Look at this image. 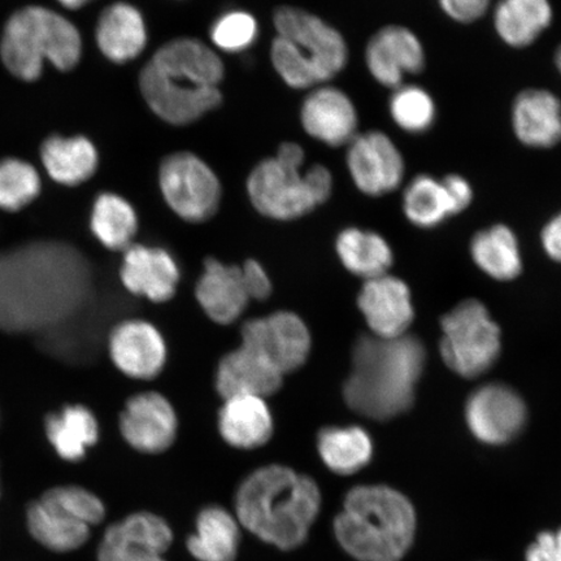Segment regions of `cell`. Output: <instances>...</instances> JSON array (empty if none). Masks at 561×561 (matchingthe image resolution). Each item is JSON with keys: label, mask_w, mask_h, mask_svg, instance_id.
Listing matches in <instances>:
<instances>
[{"label": "cell", "mask_w": 561, "mask_h": 561, "mask_svg": "<svg viewBox=\"0 0 561 561\" xmlns=\"http://www.w3.org/2000/svg\"><path fill=\"white\" fill-rule=\"evenodd\" d=\"M227 69L205 41L165 42L140 70V94L152 114L173 126H187L219 108Z\"/></svg>", "instance_id": "6da1fadb"}, {"label": "cell", "mask_w": 561, "mask_h": 561, "mask_svg": "<svg viewBox=\"0 0 561 561\" xmlns=\"http://www.w3.org/2000/svg\"><path fill=\"white\" fill-rule=\"evenodd\" d=\"M426 363L416 336L378 339L363 334L354 343L343 399L357 415L388 421L409 411Z\"/></svg>", "instance_id": "7a4b0ae2"}, {"label": "cell", "mask_w": 561, "mask_h": 561, "mask_svg": "<svg viewBox=\"0 0 561 561\" xmlns=\"http://www.w3.org/2000/svg\"><path fill=\"white\" fill-rule=\"evenodd\" d=\"M320 507L318 483L278 465L256 469L236 495L238 520L262 541L280 550L297 549L306 541Z\"/></svg>", "instance_id": "3957f363"}, {"label": "cell", "mask_w": 561, "mask_h": 561, "mask_svg": "<svg viewBox=\"0 0 561 561\" xmlns=\"http://www.w3.org/2000/svg\"><path fill=\"white\" fill-rule=\"evenodd\" d=\"M415 533L416 514L409 497L383 485L350 490L334 522L336 541L359 561H401Z\"/></svg>", "instance_id": "277c9868"}, {"label": "cell", "mask_w": 561, "mask_h": 561, "mask_svg": "<svg viewBox=\"0 0 561 561\" xmlns=\"http://www.w3.org/2000/svg\"><path fill=\"white\" fill-rule=\"evenodd\" d=\"M273 26L271 65L287 88L310 91L332 83L346 69L347 41L324 19L299 7L283 5L273 13Z\"/></svg>", "instance_id": "5b68a950"}, {"label": "cell", "mask_w": 561, "mask_h": 561, "mask_svg": "<svg viewBox=\"0 0 561 561\" xmlns=\"http://www.w3.org/2000/svg\"><path fill=\"white\" fill-rule=\"evenodd\" d=\"M81 54L79 30L59 13L39 5L13 13L0 39L4 67L26 82L39 79L46 60L67 72L79 65Z\"/></svg>", "instance_id": "8992f818"}, {"label": "cell", "mask_w": 561, "mask_h": 561, "mask_svg": "<svg viewBox=\"0 0 561 561\" xmlns=\"http://www.w3.org/2000/svg\"><path fill=\"white\" fill-rule=\"evenodd\" d=\"M305 165L304 146L293 140L259 161L245 179V193L256 213L275 221H294L322 206Z\"/></svg>", "instance_id": "52a82bcc"}, {"label": "cell", "mask_w": 561, "mask_h": 561, "mask_svg": "<svg viewBox=\"0 0 561 561\" xmlns=\"http://www.w3.org/2000/svg\"><path fill=\"white\" fill-rule=\"evenodd\" d=\"M440 356L465 378L485 374L500 356L501 329L480 300L461 301L440 321Z\"/></svg>", "instance_id": "ba28073f"}, {"label": "cell", "mask_w": 561, "mask_h": 561, "mask_svg": "<svg viewBox=\"0 0 561 561\" xmlns=\"http://www.w3.org/2000/svg\"><path fill=\"white\" fill-rule=\"evenodd\" d=\"M160 194L182 221L207 222L219 213L224 188L219 174L198 153L178 151L159 168Z\"/></svg>", "instance_id": "9c48e42d"}, {"label": "cell", "mask_w": 561, "mask_h": 561, "mask_svg": "<svg viewBox=\"0 0 561 561\" xmlns=\"http://www.w3.org/2000/svg\"><path fill=\"white\" fill-rule=\"evenodd\" d=\"M118 432L130 450L156 456L171 450L180 433V416L172 399L156 389L136 392L118 416Z\"/></svg>", "instance_id": "30bf717a"}, {"label": "cell", "mask_w": 561, "mask_h": 561, "mask_svg": "<svg viewBox=\"0 0 561 561\" xmlns=\"http://www.w3.org/2000/svg\"><path fill=\"white\" fill-rule=\"evenodd\" d=\"M107 353L114 367L131 381L149 386L170 364V343L161 329L142 318L125 319L108 335Z\"/></svg>", "instance_id": "8fae6325"}, {"label": "cell", "mask_w": 561, "mask_h": 561, "mask_svg": "<svg viewBox=\"0 0 561 561\" xmlns=\"http://www.w3.org/2000/svg\"><path fill=\"white\" fill-rule=\"evenodd\" d=\"M346 167L357 191L370 198L394 193L404 184L403 152L382 130L359 131L346 147Z\"/></svg>", "instance_id": "7c38bea8"}, {"label": "cell", "mask_w": 561, "mask_h": 561, "mask_svg": "<svg viewBox=\"0 0 561 561\" xmlns=\"http://www.w3.org/2000/svg\"><path fill=\"white\" fill-rule=\"evenodd\" d=\"M241 345L254 350L284 376L304 367L311 355L312 335L299 314L276 311L244 322Z\"/></svg>", "instance_id": "4fadbf2b"}, {"label": "cell", "mask_w": 561, "mask_h": 561, "mask_svg": "<svg viewBox=\"0 0 561 561\" xmlns=\"http://www.w3.org/2000/svg\"><path fill=\"white\" fill-rule=\"evenodd\" d=\"M118 279L130 297L165 306L179 294L182 270L170 249L138 241L123 252Z\"/></svg>", "instance_id": "5bb4252c"}, {"label": "cell", "mask_w": 561, "mask_h": 561, "mask_svg": "<svg viewBox=\"0 0 561 561\" xmlns=\"http://www.w3.org/2000/svg\"><path fill=\"white\" fill-rule=\"evenodd\" d=\"M364 61L371 79L392 91L404 85L409 77L423 72L426 51L423 41L409 26L389 24L371 35Z\"/></svg>", "instance_id": "9a60e30c"}, {"label": "cell", "mask_w": 561, "mask_h": 561, "mask_svg": "<svg viewBox=\"0 0 561 561\" xmlns=\"http://www.w3.org/2000/svg\"><path fill=\"white\" fill-rule=\"evenodd\" d=\"M301 129L316 142L341 149L359 135V111L345 90L324 83L307 91L300 104Z\"/></svg>", "instance_id": "2e32d148"}, {"label": "cell", "mask_w": 561, "mask_h": 561, "mask_svg": "<svg viewBox=\"0 0 561 561\" xmlns=\"http://www.w3.org/2000/svg\"><path fill=\"white\" fill-rule=\"evenodd\" d=\"M172 542V529L163 518L137 512L108 526L98 547L96 560L165 561L164 553Z\"/></svg>", "instance_id": "e0dca14e"}, {"label": "cell", "mask_w": 561, "mask_h": 561, "mask_svg": "<svg viewBox=\"0 0 561 561\" xmlns=\"http://www.w3.org/2000/svg\"><path fill=\"white\" fill-rule=\"evenodd\" d=\"M466 420L469 431L482 444L503 445L522 432L526 405L508 386L490 383L469 397Z\"/></svg>", "instance_id": "ac0fdd59"}, {"label": "cell", "mask_w": 561, "mask_h": 561, "mask_svg": "<svg viewBox=\"0 0 561 561\" xmlns=\"http://www.w3.org/2000/svg\"><path fill=\"white\" fill-rule=\"evenodd\" d=\"M357 307L369 334L378 339L391 340L409 334L415 319L410 287L390 273L364 280Z\"/></svg>", "instance_id": "d6986e66"}, {"label": "cell", "mask_w": 561, "mask_h": 561, "mask_svg": "<svg viewBox=\"0 0 561 561\" xmlns=\"http://www.w3.org/2000/svg\"><path fill=\"white\" fill-rule=\"evenodd\" d=\"M511 128L523 146L550 150L561 144V100L551 90L529 88L512 102Z\"/></svg>", "instance_id": "ffe728a7"}, {"label": "cell", "mask_w": 561, "mask_h": 561, "mask_svg": "<svg viewBox=\"0 0 561 561\" xmlns=\"http://www.w3.org/2000/svg\"><path fill=\"white\" fill-rule=\"evenodd\" d=\"M194 294L203 312L219 325L240 320L251 304L241 265H229L213 257L205 262Z\"/></svg>", "instance_id": "44dd1931"}, {"label": "cell", "mask_w": 561, "mask_h": 561, "mask_svg": "<svg viewBox=\"0 0 561 561\" xmlns=\"http://www.w3.org/2000/svg\"><path fill=\"white\" fill-rule=\"evenodd\" d=\"M284 378L261 354L241 345L221 357L215 385L222 399L240 396L268 399L283 388Z\"/></svg>", "instance_id": "7402d4cb"}, {"label": "cell", "mask_w": 561, "mask_h": 561, "mask_svg": "<svg viewBox=\"0 0 561 561\" xmlns=\"http://www.w3.org/2000/svg\"><path fill=\"white\" fill-rule=\"evenodd\" d=\"M45 436L56 458L76 466L100 444L101 425L89 407L66 404L46 416Z\"/></svg>", "instance_id": "603a6c76"}, {"label": "cell", "mask_w": 561, "mask_h": 561, "mask_svg": "<svg viewBox=\"0 0 561 561\" xmlns=\"http://www.w3.org/2000/svg\"><path fill=\"white\" fill-rule=\"evenodd\" d=\"M217 427L229 446L238 450H254L272 439L275 419L265 398L231 397L224 399Z\"/></svg>", "instance_id": "cb8c5ba5"}, {"label": "cell", "mask_w": 561, "mask_h": 561, "mask_svg": "<svg viewBox=\"0 0 561 561\" xmlns=\"http://www.w3.org/2000/svg\"><path fill=\"white\" fill-rule=\"evenodd\" d=\"M95 38L105 58L125 65L142 55L149 42V32L137 7L118 2L103 10L98 20Z\"/></svg>", "instance_id": "d4e9b609"}, {"label": "cell", "mask_w": 561, "mask_h": 561, "mask_svg": "<svg viewBox=\"0 0 561 561\" xmlns=\"http://www.w3.org/2000/svg\"><path fill=\"white\" fill-rule=\"evenodd\" d=\"M497 38L523 50L536 44L556 19L551 0H497L491 9Z\"/></svg>", "instance_id": "484cf974"}, {"label": "cell", "mask_w": 561, "mask_h": 561, "mask_svg": "<svg viewBox=\"0 0 561 561\" xmlns=\"http://www.w3.org/2000/svg\"><path fill=\"white\" fill-rule=\"evenodd\" d=\"M139 229L137 209L128 199L116 193L96 196L89 213V230L104 250L122 255L138 241Z\"/></svg>", "instance_id": "4316f807"}, {"label": "cell", "mask_w": 561, "mask_h": 561, "mask_svg": "<svg viewBox=\"0 0 561 561\" xmlns=\"http://www.w3.org/2000/svg\"><path fill=\"white\" fill-rule=\"evenodd\" d=\"M26 526L35 541L59 553L81 549L91 535V526L77 520L42 496L27 507Z\"/></svg>", "instance_id": "83f0119b"}, {"label": "cell", "mask_w": 561, "mask_h": 561, "mask_svg": "<svg viewBox=\"0 0 561 561\" xmlns=\"http://www.w3.org/2000/svg\"><path fill=\"white\" fill-rule=\"evenodd\" d=\"M41 160L55 182L75 187L93 178L98 151L87 137L51 136L41 147Z\"/></svg>", "instance_id": "f1b7e54d"}, {"label": "cell", "mask_w": 561, "mask_h": 561, "mask_svg": "<svg viewBox=\"0 0 561 561\" xmlns=\"http://www.w3.org/2000/svg\"><path fill=\"white\" fill-rule=\"evenodd\" d=\"M335 252L342 265L364 280L388 275L394 262V254L385 237L375 230L357 227L340 231Z\"/></svg>", "instance_id": "f546056e"}, {"label": "cell", "mask_w": 561, "mask_h": 561, "mask_svg": "<svg viewBox=\"0 0 561 561\" xmlns=\"http://www.w3.org/2000/svg\"><path fill=\"white\" fill-rule=\"evenodd\" d=\"M374 440L359 425H333L321 430L318 451L322 462L341 476L355 474L374 458Z\"/></svg>", "instance_id": "4dcf8cb0"}, {"label": "cell", "mask_w": 561, "mask_h": 561, "mask_svg": "<svg viewBox=\"0 0 561 561\" xmlns=\"http://www.w3.org/2000/svg\"><path fill=\"white\" fill-rule=\"evenodd\" d=\"M240 539L236 518L219 506H209L196 518V533L187 539V549L199 561H234Z\"/></svg>", "instance_id": "1f68e13d"}, {"label": "cell", "mask_w": 561, "mask_h": 561, "mask_svg": "<svg viewBox=\"0 0 561 561\" xmlns=\"http://www.w3.org/2000/svg\"><path fill=\"white\" fill-rule=\"evenodd\" d=\"M471 255L479 268L497 280L522 273V255L514 230L502 224L479 231L471 242Z\"/></svg>", "instance_id": "d6a6232c"}, {"label": "cell", "mask_w": 561, "mask_h": 561, "mask_svg": "<svg viewBox=\"0 0 561 561\" xmlns=\"http://www.w3.org/2000/svg\"><path fill=\"white\" fill-rule=\"evenodd\" d=\"M402 208L405 219L421 229H433L453 216L442 180L432 174L415 175L403 187Z\"/></svg>", "instance_id": "836d02e7"}, {"label": "cell", "mask_w": 561, "mask_h": 561, "mask_svg": "<svg viewBox=\"0 0 561 561\" xmlns=\"http://www.w3.org/2000/svg\"><path fill=\"white\" fill-rule=\"evenodd\" d=\"M389 115L399 129L420 136L436 124L438 107L430 91L413 83H404L391 91Z\"/></svg>", "instance_id": "e575fe53"}, {"label": "cell", "mask_w": 561, "mask_h": 561, "mask_svg": "<svg viewBox=\"0 0 561 561\" xmlns=\"http://www.w3.org/2000/svg\"><path fill=\"white\" fill-rule=\"evenodd\" d=\"M42 191L35 168L20 159L0 160V210L15 215L32 206Z\"/></svg>", "instance_id": "d590c367"}, {"label": "cell", "mask_w": 561, "mask_h": 561, "mask_svg": "<svg viewBox=\"0 0 561 561\" xmlns=\"http://www.w3.org/2000/svg\"><path fill=\"white\" fill-rule=\"evenodd\" d=\"M261 35L257 19L245 10L221 13L209 27L210 46L219 54L249 51Z\"/></svg>", "instance_id": "8d00e7d4"}, {"label": "cell", "mask_w": 561, "mask_h": 561, "mask_svg": "<svg viewBox=\"0 0 561 561\" xmlns=\"http://www.w3.org/2000/svg\"><path fill=\"white\" fill-rule=\"evenodd\" d=\"M41 496L91 528L104 520L105 506L101 496L79 483H60L48 488Z\"/></svg>", "instance_id": "74e56055"}, {"label": "cell", "mask_w": 561, "mask_h": 561, "mask_svg": "<svg viewBox=\"0 0 561 561\" xmlns=\"http://www.w3.org/2000/svg\"><path fill=\"white\" fill-rule=\"evenodd\" d=\"M445 15L458 24H473L493 9V0H438Z\"/></svg>", "instance_id": "f35d334b"}, {"label": "cell", "mask_w": 561, "mask_h": 561, "mask_svg": "<svg viewBox=\"0 0 561 561\" xmlns=\"http://www.w3.org/2000/svg\"><path fill=\"white\" fill-rule=\"evenodd\" d=\"M241 271L251 301L265 300L271 297L272 279L261 263L249 259L241 265Z\"/></svg>", "instance_id": "ab89813d"}, {"label": "cell", "mask_w": 561, "mask_h": 561, "mask_svg": "<svg viewBox=\"0 0 561 561\" xmlns=\"http://www.w3.org/2000/svg\"><path fill=\"white\" fill-rule=\"evenodd\" d=\"M442 180L450 202L453 216L465 213L472 205L474 193L471 182L459 173L446 174Z\"/></svg>", "instance_id": "60d3db41"}, {"label": "cell", "mask_w": 561, "mask_h": 561, "mask_svg": "<svg viewBox=\"0 0 561 561\" xmlns=\"http://www.w3.org/2000/svg\"><path fill=\"white\" fill-rule=\"evenodd\" d=\"M525 561H561V528L539 533L526 550Z\"/></svg>", "instance_id": "b9f144b4"}, {"label": "cell", "mask_w": 561, "mask_h": 561, "mask_svg": "<svg viewBox=\"0 0 561 561\" xmlns=\"http://www.w3.org/2000/svg\"><path fill=\"white\" fill-rule=\"evenodd\" d=\"M541 240L547 255L561 263V213L546 224Z\"/></svg>", "instance_id": "7bdbcfd3"}, {"label": "cell", "mask_w": 561, "mask_h": 561, "mask_svg": "<svg viewBox=\"0 0 561 561\" xmlns=\"http://www.w3.org/2000/svg\"><path fill=\"white\" fill-rule=\"evenodd\" d=\"M58 2L68 10H80L83 5L90 3L91 0H58Z\"/></svg>", "instance_id": "ee69618b"}, {"label": "cell", "mask_w": 561, "mask_h": 561, "mask_svg": "<svg viewBox=\"0 0 561 561\" xmlns=\"http://www.w3.org/2000/svg\"><path fill=\"white\" fill-rule=\"evenodd\" d=\"M553 65H556L559 75L561 76V44L556 50V54H553Z\"/></svg>", "instance_id": "f6af8a7d"}, {"label": "cell", "mask_w": 561, "mask_h": 561, "mask_svg": "<svg viewBox=\"0 0 561 561\" xmlns=\"http://www.w3.org/2000/svg\"><path fill=\"white\" fill-rule=\"evenodd\" d=\"M0 496H2V472H0Z\"/></svg>", "instance_id": "bcb514c9"}]
</instances>
